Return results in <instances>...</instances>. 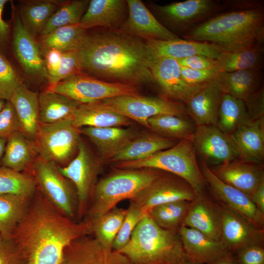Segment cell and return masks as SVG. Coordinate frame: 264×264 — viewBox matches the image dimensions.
Returning a JSON list of instances; mask_svg holds the SVG:
<instances>
[{"label": "cell", "instance_id": "obj_1", "mask_svg": "<svg viewBox=\"0 0 264 264\" xmlns=\"http://www.w3.org/2000/svg\"><path fill=\"white\" fill-rule=\"evenodd\" d=\"M91 228L89 220L66 217L36 192L11 238L26 264H59L66 248L76 239L91 234Z\"/></svg>", "mask_w": 264, "mask_h": 264}, {"label": "cell", "instance_id": "obj_2", "mask_svg": "<svg viewBox=\"0 0 264 264\" xmlns=\"http://www.w3.org/2000/svg\"><path fill=\"white\" fill-rule=\"evenodd\" d=\"M78 52L81 70L88 74L135 86L154 83L146 44L122 31L88 35Z\"/></svg>", "mask_w": 264, "mask_h": 264}, {"label": "cell", "instance_id": "obj_3", "mask_svg": "<svg viewBox=\"0 0 264 264\" xmlns=\"http://www.w3.org/2000/svg\"><path fill=\"white\" fill-rule=\"evenodd\" d=\"M184 37L212 43L227 51L262 44L264 12L256 8L224 13L193 27Z\"/></svg>", "mask_w": 264, "mask_h": 264}, {"label": "cell", "instance_id": "obj_4", "mask_svg": "<svg viewBox=\"0 0 264 264\" xmlns=\"http://www.w3.org/2000/svg\"><path fill=\"white\" fill-rule=\"evenodd\" d=\"M119 252L132 264H175L188 259L177 231L158 226L148 215L138 223Z\"/></svg>", "mask_w": 264, "mask_h": 264}, {"label": "cell", "instance_id": "obj_5", "mask_svg": "<svg viewBox=\"0 0 264 264\" xmlns=\"http://www.w3.org/2000/svg\"><path fill=\"white\" fill-rule=\"evenodd\" d=\"M164 173L152 168H115L98 180L85 218L93 220L116 207L119 202L132 199Z\"/></svg>", "mask_w": 264, "mask_h": 264}, {"label": "cell", "instance_id": "obj_6", "mask_svg": "<svg viewBox=\"0 0 264 264\" xmlns=\"http://www.w3.org/2000/svg\"><path fill=\"white\" fill-rule=\"evenodd\" d=\"M192 140H179L173 147L137 161L114 163L117 169L152 168L176 175L198 194L204 193L206 183L197 161Z\"/></svg>", "mask_w": 264, "mask_h": 264}, {"label": "cell", "instance_id": "obj_7", "mask_svg": "<svg viewBox=\"0 0 264 264\" xmlns=\"http://www.w3.org/2000/svg\"><path fill=\"white\" fill-rule=\"evenodd\" d=\"M33 174L36 189L62 214L76 220L78 198L76 189L60 173L58 166L38 156L33 163Z\"/></svg>", "mask_w": 264, "mask_h": 264}, {"label": "cell", "instance_id": "obj_8", "mask_svg": "<svg viewBox=\"0 0 264 264\" xmlns=\"http://www.w3.org/2000/svg\"><path fill=\"white\" fill-rule=\"evenodd\" d=\"M80 134L71 118L41 124L35 141L38 156L59 167L67 165L78 153Z\"/></svg>", "mask_w": 264, "mask_h": 264}, {"label": "cell", "instance_id": "obj_9", "mask_svg": "<svg viewBox=\"0 0 264 264\" xmlns=\"http://www.w3.org/2000/svg\"><path fill=\"white\" fill-rule=\"evenodd\" d=\"M102 162L81 140L75 157L66 166H58L60 173L74 185L77 192L78 206L76 220L86 216L92 198Z\"/></svg>", "mask_w": 264, "mask_h": 264}, {"label": "cell", "instance_id": "obj_10", "mask_svg": "<svg viewBox=\"0 0 264 264\" xmlns=\"http://www.w3.org/2000/svg\"><path fill=\"white\" fill-rule=\"evenodd\" d=\"M79 102L91 103L122 95H139L135 86L102 80L82 72L72 75L47 89Z\"/></svg>", "mask_w": 264, "mask_h": 264}, {"label": "cell", "instance_id": "obj_11", "mask_svg": "<svg viewBox=\"0 0 264 264\" xmlns=\"http://www.w3.org/2000/svg\"><path fill=\"white\" fill-rule=\"evenodd\" d=\"M100 101L106 107L148 129V120L158 114L188 116L184 104L165 97L122 95Z\"/></svg>", "mask_w": 264, "mask_h": 264}, {"label": "cell", "instance_id": "obj_12", "mask_svg": "<svg viewBox=\"0 0 264 264\" xmlns=\"http://www.w3.org/2000/svg\"><path fill=\"white\" fill-rule=\"evenodd\" d=\"M199 167L208 185L218 203L242 216L256 227L264 229V214L243 192L219 179L205 164Z\"/></svg>", "mask_w": 264, "mask_h": 264}, {"label": "cell", "instance_id": "obj_13", "mask_svg": "<svg viewBox=\"0 0 264 264\" xmlns=\"http://www.w3.org/2000/svg\"><path fill=\"white\" fill-rule=\"evenodd\" d=\"M198 195L184 180L165 172L130 200L148 214L155 206L178 200L191 201Z\"/></svg>", "mask_w": 264, "mask_h": 264}, {"label": "cell", "instance_id": "obj_14", "mask_svg": "<svg viewBox=\"0 0 264 264\" xmlns=\"http://www.w3.org/2000/svg\"><path fill=\"white\" fill-rule=\"evenodd\" d=\"M192 142L197 156L209 167L239 159L229 135L216 126H196Z\"/></svg>", "mask_w": 264, "mask_h": 264}, {"label": "cell", "instance_id": "obj_15", "mask_svg": "<svg viewBox=\"0 0 264 264\" xmlns=\"http://www.w3.org/2000/svg\"><path fill=\"white\" fill-rule=\"evenodd\" d=\"M150 68L154 83L158 85L165 97L184 104L207 84L193 86L187 84L182 77L180 66L174 59H154Z\"/></svg>", "mask_w": 264, "mask_h": 264}, {"label": "cell", "instance_id": "obj_16", "mask_svg": "<svg viewBox=\"0 0 264 264\" xmlns=\"http://www.w3.org/2000/svg\"><path fill=\"white\" fill-rule=\"evenodd\" d=\"M59 264H132L121 252L104 248L94 237L86 235L71 242Z\"/></svg>", "mask_w": 264, "mask_h": 264}, {"label": "cell", "instance_id": "obj_17", "mask_svg": "<svg viewBox=\"0 0 264 264\" xmlns=\"http://www.w3.org/2000/svg\"><path fill=\"white\" fill-rule=\"evenodd\" d=\"M220 240L229 250L234 252L245 246L263 245L264 229L258 228L246 219L220 205Z\"/></svg>", "mask_w": 264, "mask_h": 264}, {"label": "cell", "instance_id": "obj_18", "mask_svg": "<svg viewBox=\"0 0 264 264\" xmlns=\"http://www.w3.org/2000/svg\"><path fill=\"white\" fill-rule=\"evenodd\" d=\"M209 168L221 181L243 192L250 198L258 187L264 182L262 163L237 159Z\"/></svg>", "mask_w": 264, "mask_h": 264}, {"label": "cell", "instance_id": "obj_19", "mask_svg": "<svg viewBox=\"0 0 264 264\" xmlns=\"http://www.w3.org/2000/svg\"><path fill=\"white\" fill-rule=\"evenodd\" d=\"M129 16L122 25L121 31L146 39L170 40L179 38L163 25L140 0L126 1Z\"/></svg>", "mask_w": 264, "mask_h": 264}, {"label": "cell", "instance_id": "obj_20", "mask_svg": "<svg viewBox=\"0 0 264 264\" xmlns=\"http://www.w3.org/2000/svg\"><path fill=\"white\" fill-rule=\"evenodd\" d=\"M12 48L19 63L28 75L47 80V71L39 46L18 16L13 27Z\"/></svg>", "mask_w": 264, "mask_h": 264}, {"label": "cell", "instance_id": "obj_21", "mask_svg": "<svg viewBox=\"0 0 264 264\" xmlns=\"http://www.w3.org/2000/svg\"><path fill=\"white\" fill-rule=\"evenodd\" d=\"M155 7L159 14L174 27L187 31L219 8L212 0H187Z\"/></svg>", "mask_w": 264, "mask_h": 264}, {"label": "cell", "instance_id": "obj_22", "mask_svg": "<svg viewBox=\"0 0 264 264\" xmlns=\"http://www.w3.org/2000/svg\"><path fill=\"white\" fill-rule=\"evenodd\" d=\"M187 257L202 264H211L229 251L221 240H215L201 232L183 225L177 230Z\"/></svg>", "mask_w": 264, "mask_h": 264}, {"label": "cell", "instance_id": "obj_23", "mask_svg": "<svg viewBox=\"0 0 264 264\" xmlns=\"http://www.w3.org/2000/svg\"><path fill=\"white\" fill-rule=\"evenodd\" d=\"M221 210L204 193L190 201L182 225L196 229L210 238L220 240Z\"/></svg>", "mask_w": 264, "mask_h": 264}, {"label": "cell", "instance_id": "obj_24", "mask_svg": "<svg viewBox=\"0 0 264 264\" xmlns=\"http://www.w3.org/2000/svg\"><path fill=\"white\" fill-rule=\"evenodd\" d=\"M79 130L95 145L102 163L110 162L139 133L132 127H84Z\"/></svg>", "mask_w": 264, "mask_h": 264}, {"label": "cell", "instance_id": "obj_25", "mask_svg": "<svg viewBox=\"0 0 264 264\" xmlns=\"http://www.w3.org/2000/svg\"><path fill=\"white\" fill-rule=\"evenodd\" d=\"M153 59H178L194 55H202L217 59L223 50L217 45L205 42L183 40H148L146 43Z\"/></svg>", "mask_w": 264, "mask_h": 264}, {"label": "cell", "instance_id": "obj_26", "mask_svg": "<svg viewBox=\"0 0 264 264\" xmlns=\"http://www.w3.org/2000/svg\"><path fill=\"white\" fill-rule=\"evenodd\" d=\"M229 136L239 159L262 163L264 158V118L248 120Z\"/></svg>", "mask_w": 264, "mask_h": 264}, {"label": "cell", "instance_id": "obj_27", "mask_svg": "<svg viewBox=\"0 0 264 264\" xmlns=\"http://www.w3.org/2000/svg\"><path fill=\"white\" fill-rule=\"evenodd\" d=\"M224 93L214 80L194 94L184 104L187 114L196 126H216Z\"/></svg>", "mask_w": 264, "mask_h": 264}, {"label": "cell", "instance_id": "obj_28", "mask_svg": "<svg viewBox=\"0 0 264 264\" xmlns=\"http://www.w3.org/2000/svg\"><path fill=\"white\" fill-rule=\"evenodd\" d=\"M9 101L18 117L19 131L35 142L41 127L39 93L29 89L22 84L14 91Z\"/></svg>", "mask_w": 264, "mask_h": 264}, {"label": "cell", "instance_id": "obj_29", "mask_svg": "<svg viewBox=\"0 0 264 264\" xmlns=\"http://www.w3.org/2000/svg\"><path fill=\"white\" fill-rule=\"evenodd\" d=\"M71 119L73 125L77 129L84 127H129L132 124V120L106 107L100 101L80 104Z\"/></svg>", "mask_w": 264, "mask_h": 264}, {"label": "cell", "instance_id": "obj_30", "mask_svg": "<svg viewBox=\"0 0 264 264\" xmlns=\"http://www.w3.org/2000/svg\"><path fill=\"white\" fill-rule=\"evenodd\" d=\"M178 141L153 132L139 133L110 162L115 163L141 160L174 146Z\"/></svg>", "mask_w": 264, "mask_h": 264}, {"label": "cell", "instance_id": "obj_31", "mask_svg": "<svg viewBox=\"0 0 264 264\" xmlns=\"http://www.w3.org/2000/svg\"><path fill=\"white\" fill-rule=\"evenodd\" d=\"M262 77L260 70H241L219 71L214 80L224 94L244 101L260 88Z\"/></svg>", "mask_w": 264, "mask_h": 264}, {"label": "cell", "instance_id": "obj_32", "mask_svg": "<svg viewBox=\"0 0 264 264\" xmlns=\"http://www.w3.org/2000/svg\"><path fill=\"white\" fill-rule=\"evenodd\" d=\"M37 156L35 142L17 131L7 138L1 166L22 173L33 163Z\"/></svg>", "mask_w": 264, "mask_h": 264}, {"label": "cell", "instance_id": "obj_33", "mask_svg": "<svg viewBox=\"0 0 264 264\" xmlns=\"http://www.w3.org/2000/svg\"><path fill=\"white\" fill-rule=\"evenodd\" d=\"M124 3L121 0H91L80 24L86 30L98 26L116 27L122 17Z\"/></svg>", "mask_w": 264, "mask_h": 264}, {"label": "cell", "instance_id": "obj_34", "mask_svg": "<svg viewBox=\"0 0 264 264\" xmlns=\"http://www.w3.org/2000/svg\"><path fill=\"white\" fill-rule=\"evenodd\" d=\"M39 101L41 125L71 118L81 104L66 95L48 89L39 94Z\"/></svg>", "mask_w": 264, "mask_h": 264}, {"label": "cell", "instance_id": "obj_35", "mask_svg": "<svg viewBox=\"0 0 264 264\" xmlns=\"http://www.w3.org/2000/svg\"><path fill=\"white\" fill-rule=\"evenodd\" d=\"M88 36L80 23L59 27L41 36L39 46L44 53L52 49L62 52L78 51Z\"/></svg>", "mask_w": 264, "mask_h": 264}, {"label": "cell", "instance_id": "obj_36", "mask_svg": "<svg viewBox=\"0 0 264 264\" xmlns=\"http://www.w3.org/2000/svg\"><path fill=\"white\" fill-rule=\"evenodd\" d=\"M188 117L169 114H158L148 120V129L165 138L178 141L192 140L196 125Z\"/></svg>", "mask_w": 264, "mask_h": 264}, {"label": "cell", "instance_id": "obj_37", "mask_svg": "<svg viewBox=\"0 0 264 264\" xmlns=\"http://www.w3.org/2000/svg\"><path fill=\"white\" fill-rule=\"evenodd\" d=\"M33 197L0 194V234L1 237L11 238L15 228L26 213Z\"/></svg>", "mask_w": 264, "mask_h": 264}, {"label": "cell", "instance_id": "obj_38", "mask_svg": "<svg viewBox=\"0 0 264 264\" xmlns=\"http://www.w3.org/2000/svg\"><path fill=\"white\" fill-rule=\"evenodd\" d=\"M262 44L232 51H223L216 59L220 71L260 70L263 65Z\"/></svg>", "mask_w": 264, "mask_h": 264}, {"label": "cell", "instance_id": "obj_39", "mask_svg": "<svg viewBox=\"0 0 264 264\" xmlns=\"http://www.w3.org/2000/svg\"><path fill=\"white\" fill-rule=\"evenodd\" d=\"M250 119L244 101L226 94L223 95L216 125L220 130L230 135Z\"/></svg>", "mask_w": 264, "mask_h": 264}, {"label": "cell", "instance_id": "obj_40", "mask_svg": "<svg viewBox=\"0 0 264 264\" xmlns=\"http://www.w3.org/2000/svg\"><path fill=\"white\" fill-rule=\"evenodd\" d=\"M126 213L127 209L116 206L99 217L90 220L91 234L104 248L112 249L114 241Z\"/></svg>", "mask_w": 264, "mask_h": 264}, {"label": "cell", "instance_id": "obj_41", "mask_svg": "<svg viewBox=\"0 0 264 264\" xmlns=\"http://www.w3.org/2000/svg\"><path fill=\"white\" fill-rule=\"evenodd\" d=\"M60 2L54 0L30 1L21 8V20L33 36L41 34L56 12Z\"/></svg>", "mask_w": 264, "mask_h": 264}, {"label": "cell", "instance_id": "obj_42", "mask_svg": "<svg viewBox=\"0 0 264 264\" xmlns=\"http://www.w3.org/2000/svg\"><path fill=\"white\" fill-rule=\"evenodd\" d=\"M189 203L178 200L159 204L152 208L148 215L160 227L177 232L182 224Z\"/></svg>", "mask_w": 264, "mask_h": 264}, {"label": "cell", "instance_id": "obj_43", "mask_svg": "<svg viewBox=\"0 0 264 264\" xmlns=\"http://www.w3.org/2000/svg\"><path fill=\"white\" fill-rule=\"evenodd\" d=\"M89 3L88 0H76L64 3L50 17L41 35H46L59 27L80 23Z\"/></svg>", "mask_w": 264, "mask_h": 264}, {"label": "cell", "instance_id": "obj_44", "mask_svg": "<svg viewBox=\"0 0 264 264\" xmlns=\"http://www.w3.org/2000/svg\"><path fill=\"white\" fill-rule=\"evenodd\" d=\"M36 185L33 176L3 166L0 167V194L33 197Z\"/></svg>", "mask_w": 264, "mask_h": 264}, {"label": "cell", "instance_id": "obj_45", "mask_svg": "<svg viewBox=\"0 0 264 264\" xmlns=\"http://www.w3.org/2000/svg\"><path fill=\"white\" fill-rule=\"evenodd\" d=\"M147 215L141 208L130 200L126 214L114 241L113 250L119 251L128 243L137 225Z\"/></svg>", "mask_w": 264, "mask_h": 264}, {"label": "cell", "instance_id": "obj_46", "mask_svg": "<svg viewBox=\"0 0 264 264\" xmlns=\"http://www.w3.org/2000/svg\"><path fill=\"white\" fill-rule=\"evenodd\" d=\"M22 84L20 77L6 59L0 54V99L9 101Z\"/></svg>", "mask_w": 264, "mask_h": 264}, {"label": "cell", "instance_id": "obj_47", "mask_svg": "<svg viewBox=\"0 0 264 264\" xmlns=\"http://www.w3.org/2000/svg\"><path fill=\"white\" fill-rule=\"evenodd\" d=\"M82 72L78 51L63 52L60 64L54 74L48 79L52 86L72 75Z\"/></svg>", "mask_w": 264, "mask_h": 264}, {"label": "cell", "instance_id": "obj_48", "mask_svg": "<svg viewBox=\"0 0 264 264\" xmlns=\"http://www.w3.org/2000/svg\"><path fill=\"white\" fill-rule=\"evenodd\" d=\"M26 259L11 238H0V264H26Z\"/></svg>", "mask_w": 264, "mask_h": 264}, {"label": "cell", "instance_id": "obj_49", "mask_svg": "<svg viewBox=\"0 0 264 264\" xmlns=\"http://www.w3.org/2000/svg\"><path fill=\"white\" fill-rule=\"evenodd\" d=\"M20 131V125L15 109L9 101L0 112V138H8Z\"/></svg>", "mask_w": 264, "mask_h": 264}, {"label": "cell", "instance_id": "obj_50", "mask_svg": "<svg viewBox=\"0 0 264 264\" xmlns=\"http://www.w3.org/2000/svg\"><path fill=\"white\" fill-rule=\"evenodd\" d=\"M180 71L182 77L187 84L197 86L206 84L213 81L220 69H196L180 66Z\"/></svg>", "mask_w": 264, "mask_h": 264}, {"label": "cell", "instance_id": "obj_51", "mask_svg": "<svg viewBox=\"0 0 264 264\" xmlns=\"http://www.w3.org/2000/svg\"><path fill=\"white\" fill-rule=\"evenodd\" d=\"M233 253L238 264H264L263 245H248Z\"/></svg>", "mask_w": 264, "mask_h": 264}, {"label": "cell", "instance_id": "obj_52", "mask_svg": "<svg viewBox=\"0 0 264 264\" xmlns=\"http://www.w3.org/2000/svg\"><path fill=\"white\" fill-rule=\"evenodd\" d=\"M176 60L180 66L192 69L219 68V64L216 59L202 55H194Z\"/></svg>", "mask_w": 264, "mask_h": 264}, {"label": "cell", "instance_id": "obj_53", "mask_svg": "<svg viewBox=\"0 0 264 264\" xmlns=\"http://www.w3.org/2000/svg\"><path fill=\"white\" fill-rule=\"evenodd\" d=\"M252 119L264 118V90L260 87L244 101Z\"/></svg>", "mask_w": 264, "mask_h": 264}, {"label": "cell", "instance_id": "obj_54", "mask_svg": "<svg viewBox=\"0 0 264 264\" xmlns=\"http://www.w3.org/2000/svg\"><path fill=\"white\" fill-rule=\"evenodd\" d=\"M44 62L47 74V80L57 71L61 63L63 52L56 49H50L45 52Z\"/></svg>", "mask_w": 264, "mask_h": 264}, {"label": "cell", "instance_id": "obj_55", "mask_svg": "<svg viewBox=\"0 0 264 264\" xmlns=\"http://www.w3.org/2000/svg\"><path fill=\"white\" fill-rule=\"evenodd\" d=\"M7 0H0V43L5 42L9 35V25L3 19L2 13Z\"/></svg>", "mask_w": 264, "mask_h": 264}, {"label": "cell", "instance_id": "obj_56", "mask_svg": "<svg viewBox=\"0 0 264 264\" xmlns=\"http://www.w3.org/2000/svg\"><path fill=\"white\" fill-rule=\"evenodd\" d=\"M250 199L258 210L264 214V182L254 191Z\"/></svg>", "mask_w": 264, "mask_h": 264}, {"label": "cell", "instance_id": "obj_57", "mask_svg": "<svg viewBox=\"0 0 264 264\" xmlns=\"http://www.w3.org/2000/svg\"><path fill=\"white\" fill-rule=\"evenodd\" d=\"M211 264H238V263L233 253L229 251Z\"/></svg>", "mask_w": 264, "mask_h": 264}, {"label": "cell", "instance_id": "obj_58", "mask_svg": "<svg viewBox=\"0 0 264 264\" xmlns=\"http://www.w3.org/2000/svg\"><path fill=\"white\" fill-rule=\"evenodd\" d=\"M7 140V138H0V167L1 166V160L4 153Z\"/></svg>", "mask_w": 264, "mask_h": 264}, {"label": "cell", "instance_id": "obj_59", "mask_svg": "<svg viewBox=\"0 0 264 264\" xmlns=\"http://www.w3.org/2000/svg\"><path fill=\"white\" fill-rule=\"evenodd\" d=\"M175 264H202L194 262L189 259L183 260L182 261L179 262Z\"/></svg>", "mask_w": 264, "mask_h": 264}, {"label": "cell", "instance_id": "obj_60", "mask_svg": "<svg viewBox=\"0 0 264 264\" xmlns=\"http://www.w3.org/2000/svg\"><path fill=\"white\" fill-rule=\"evenodd\" d=\"M5 102H5L4 100L0 99V112H1L2 110L3 109L4 106L5 105Z\"/></svg>", "mask_w": 264, "mask_h": 264}, {"label": "cell", "instance_id": "obj_61", "mask_svg": "<svg viewBox=\"0 0 264 264\" xmlns=\"http://www.w3.org/2000/svg\"><path fill=\"white\" fill-rule=\"evenodd\" d=\"M1 236L0 234V238H1Z\"/></svg>", "mask_w": 264, "mask_h": 264}]
</instances>
